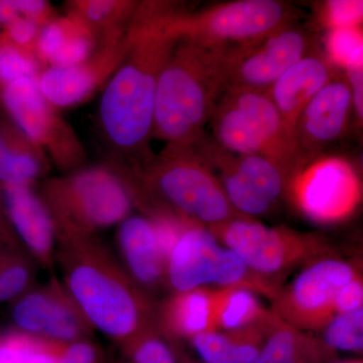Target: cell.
<instances>
[{"label":"cell","mask_w":363,"mask_h":363,"mask_svg":"<svg viewBox=\"0 0 363 363\" xmlns=\"http://www.w3.org/2000/svg\"><path fill=\"white\" fill-rule=\"evenodd\" d=\"M314 49L311 37L292 25L257 44L224 54L227 88L269 91L285 72Z\"/></svg>","instance_id":"12"},{"label":"cell","mask_w":363,"mask_h":363,"mask_svg":"<svg viewBox=\"0 0 363 363\" xmlns=\"http://www.w3.org/2000/svg\"><path fill=\"white\" fill-rule=\"evenodd\" d=\"M121 347L130 363H182L174 341L167 337L156 324L121 344Z\"/></svg>","instance_id":"29"},{"label":"cell","mask_w":363,"mask_h":363,"mask_svg":"<svg viewBox=\"0 0 363 363\" xmlns=\"http://www.w3.org/2000/svg\"><path fill=\"white\" fill-rule=\"evenodd\" d=\"M52 164L0 107V185H30L48 178Z\"/></svg>","instance_id":"20"},{"label":"cell","mask_w":363,"mask_h":363,"mask_svg":"<svg viewBox=\"0 0 363 363\" xmlns=\"http://www.w3.org/2000/svg\"><path fill=\"white\" fill-rule=\"evenodd\" d=\"M118 175L150 218L177 217L210 229L243 216L193 145L168 143L140 171Z\"/></svg>","instance_id":"3"},{"label":"cell","mask_w":363,"mask_h":363,"mask_svg":"<svg viewBox=\"0 0 363 363\" xmlns=\"http://www.w3.org/2000/svg\"><path fill=\"white\" fill-rule=\"evenodd\" d=\"M116 247L117 259L143 293L152 298L166 286L167 257L152 219L130 215L117 225Z\"/></svg>","instance_id":"15"},{"label":"cell","mask_w":363,"mask_h":363,"mask_svg":"<svg viewBox=\"0 0 363 363\" xmlns=\"http://www.w3.org/2000/svg\"><path fill=\"white\" fill-rule=\"evenodd\" d=\"M182 363H197V362H190V360H188V359H183V360H182Z\"/></svg>","instance_id":"43"},{"label":"cell","mask_w":363,"mask_h":363,"mask_svg":"<svg viewBox=\"0 0 363 363\" xmlns=\"http://www.w3.org/2000/svg\"><path fill=\"white\" fill-rule=\"evenodd\" d=\"M222 289L207 286L172 293L156 306V325L171 340L193 339L217 331V312Z\"/></svg>","instance_id":"19"},{"label":"cell","mask_w":363,"mask_h":363,"mask_svg":"<svg viewBox=\"0 0 363 363\" xmlns=\"http://www.w3.org/2000/svg\"><path fill=\"white\" fill-rule=\"evenodd\" d=\"M226 89L224 54L178 40L157 81L152 138L198 142Z\"/></svg>","instance_id":"4"},{"label":"cell","mask_w":363,"mask_h":363,"mask_svg":"<svg viewBox=\"0 0 363 363\" xmlns=\"http://www.w3.org/2000/svg\"><path fill=\"white\" fill-rule=\"evenodd\" d=\"M223 248L209 229L189 224L167 259L166 286L172 293L187 292L216 283Z\"/></svg>","instance_id":"17"},{"label":"cell","mask_w":363,"mask_h":363,"mask_svg":"<svg viewBox=\"0 0 363 363\" xmlns=\"http://www.w3.org/2000/svg\"><path fill=\"white\" fill-rule=\"evenodd\" d=\"M295 18V9L278 0H235L197 11H182L169 2L162 26L178 40L229 54L292 26Z\"/></svg>","instance_id":"6"},{"label":"cell","mask_w":363,"mask_h":363,"mask_svg":"<svg viewBox=\"0 0 363 363\" xmlns=\"http://www.w3.org/2000/svg\"><path fill=\"white\" fill-rule=\"evenodd\" d=\"M191 340L206 363H238V346L227 332H208Z\"/></svg>","instance_id":"33"},{"label":"cell","mask_w":363,"mask_h":363,"mask_svg":"<svg viewBox=\"0 0 363 363\" xmlns=\"http://www.w3.org/2000/svg\"><path fill=\"white\" fill-rule=\"evenodd\" d=\"M42 70L35 52L14 44L0 30V90L20 79L37 77Z\"/></svg>","instance_id":"30"},{"label":"cell","mask_w":363,"mask_h":363,"mask_svg":"<svg viewBox=\"0 0 363 363\" xmlns=\"http://www.w3.org/2000/svg\"><path fill=\"white\" fill-rule=\"evenodd\" d=\"M352 262L327 257L313 262L281 288L272 312L301 331L324 329L336 316L334 302L341 286L359 274Z\"/></svg>","instance_id":"9"},{"label":"cell","mask_w":363,"mask_h":363,"mask_svg":"<svg viewBox=\"0 0 363 363\" xmlns=\"http://www.w3.org/2000/svg\"><path fill=\"white\" fill-rule=\"evenodd\" d=\"M35 267L23 248L4 250L0 259V303H13L35 286Z\"/></svg>","instance_id":"28"},{"label":"cell","mask_w":363,"mask_h":363,"mask_svg":"<svg viewBox=\"0 0 363 363\" xmlns=\"http://www.w3.org/2000/svg\"><path fill=\"white\" fill-rule=\"evenodd\" d=\"M164 1H140L131 23L128 55L101 89L100 135L116 171H140L155 157L150 149L157 81L178 42L162 28Z\"/></svg>","instance_id":"1"},{"label":"cell","mask_w":363,"mask_h":363,"mask_svg":"<svg viewBox=\"0 0 363 363\" xmlns=\"http://www.w3.org/2000/svg\"><path fill=\"white\" fill-rule=\"evenodd\" d=\"M359 28L357 26L330 30L327 40V57L334 66L345 69L351 62L362 59V33Z\"/></svg>","instance_id":"32"},{"label":"cell","mask_w":363,"mask_h":363,"mask_svg":"<svg viewBox=\"0 0 363 363\" xmlns=\"http://www.w3.org/2000/svg\"><path fill=\"white\" fill-rule=\"evenodd\" d=\"M343 363H362V362H359V360H357V362H343Z\"/></svg>","instance_id":"44"},{"label":"cell","mask_w":363,"mask_h":363,"mask_svg":"<svg viewBox=\"0 0 363 363\" xmlns=\"http://www.w3.org/2000/svg\"><path fill=\"white\" fill-rule=\"evenodd\" d=\"M231 164L253 189L274 203L288 187L289 178L276 162L259 155L231 154Z\"/></svg>","instance_id":"27"},{"label":"cell","mask_w":363,"mask_h":363,"mask_svg":"<svg viewBox=\"0 0 363 363\" xmlns=\"http://www.w3.org/2000/svg\"><path fill=\"white\" fill-rule=\"evenodd\" d=\"M140 1L135 0H70L66 13L75 16L96 37L100 45L121 39L133 23Z\"/></svg>","instance_id":"24"},{"label":"cell","mask_w":363,"mask_h":363,"mask_svg":"<svg viewBox=\"0 0 363 363\" xmlns=\"http://www.w3.org/2000/svg\"><path fill=\"white\" fill-rule=\"evenodd\" d=\"M99 42L83 21L66 13L40 28L35 55L45 67L81 63L96 51Z\"/></svg>","instance_id":"21"},{"label":"cell","mask_w":363,"mask_h":363,"mask_svg":"<svg viewBox=\"0 0 363 363\" xmlns=\"http://www.w3.org/2000/svg\"><path fill=\"white\" fill-rule=\"evenodd\" d=\"M63 286L92 327L119 346L156 324V304L98 236L57 238Z\"/></svg>","instance_id":"2"},{"label":"cell","mask_w":363,"mask_h":363,"mask_svg":"<svg viewBox=\"0 0 363 363\" xmlns=\"http://www.w3.org/2000/svg\"><path fill=\"white\" fill-rule=\"evenodd\" d=\"M217 312V331H235L259 321L269 314L255 293L245 289L221 288Z\"/></svg>","instance_id":"26"},{"label":"cell","mask_w":363,"mask_h":363,"mask_svg":"<svg viewBox=\"0 0 363 363\" xmlns=\"http://www.w3.org/2000/svg\"><path fill=\"white\" fill-rule=\"evenodd\" d=\"M37 77L20 79L2 88L0 107L45 152L52 166L63 174L82 168L88 160L84 145L60 109L43 95Z\"/></svg>","instance_id":"8"},{"label":"cell","mask_w":363,"mask_h":363,"mask_svg":"<svg viewBox=\"0 0 363 363\" xmlns=\"http://www.w3.org/2000/svg\"><path fill=\"white\" fill-rule=\"evenodd\" d=\"M363 62L346 67L345 76L352 94L353 112L357 114L358 123L363 119Z\"/></svg>","instance_id":"39"},{"label":"cell","mask_w":363,"mask_h":363,"mask_svg":"<svg viewBox=\"0 0 363 363\" xmlns=\"http://www.w3.org/2000/svg\"><path fill=\"white\" fill-rule=\"evenodd\" d=\"M13 250V248H0V259H1L2 253H4V250Z\"/></svg>","instance_id":"42"},{"label":"cell","mask_w":363,"mask_h":363,"mask_svg":"<svg viewBox=\"0 0 363 363\" xmlns=\"http://www.w3.org/2000/svg\"><path fill=\"white\" fill-rule=\"evenodd\" d=\"M352 112V94L347 78L337 74L298 117L294 136L298 169L342 138Z\"/></svg>","instance_id":"14"},{"label":"cell","mask_w":363,"mask_h":363,"mask_svg":"<svg viewBox=\"0 0 363 363\" xmlns=\"http://www.w3.org/2000/svg\"><path fill=\"white\" fill-rule=\"evenodd\" d=\"M1 30L14 44L35 54V47L40 30L37 23L20 16Z\"/></svg>","instance_id":"36"},{"label":"cell","mask_w":363,"mask_h":363,"mask_svg":"<svg viewBox=\"0 0 363 363\" xmlns=\"http://www.w3.org/2000/svg\"><path fill=\"white\" fill-rule=\"evenodd\" d=\"M11 304L13 328L35 337L72 342L91 338L94 331L57 278L33 286Z\"/></svg>","instance_id":"11"},{"label":"cell","mask_w":363,"mask_h":363,"mask_svg":"<svg viewBox=\"0 0 363 363\" xmlns=\"http://www.w3.org/2000/svg\"><path fill=\"white\" fill-rule=\"evenodd\" d=\"M38 192L51 214L57 238L97 236L121 224L135 207L125 183L105 162L48 177Z\"/></svg>","instance_id":"5"},{"label":"cell","mask_w":363,"mask_h":363,"mask_svg":"<svg viewBox=\"0 0 363 363\" xmlns=\"http://www.w3.org/2000/svg\"><path fill=\"white\" fill-rule=\"evenodd\" d=\"M4 209L21 247L37 266L54 269L57 233L42 198L30 185L2 186Z\"/></svg>","instance_id":"16"},{"label":"cell","mask_w":363,"mask_h":363,"mask_svg":"<svg viewBox=\"0 0 363 363\" xmlns=\"http://www.w3.org/2000/svg\"><path fill=\"white\" fill-rule=\"evenodd\" d=\"M61 359L62 363H107L104 350L91 338L62 343Z\"/></svg>","instance_id":"35"},{"label":"cell","mask_w":363,"mask_h":363,"mask_svg":"<svg viewBox=\"0 0 363 363\" xmlns=\"http://www.w3.org/2000/svg\"><path fill=\"white\" fill-rule=\"evenodd\" d=\"M337 74L327 55L314 49L285 72L267 91L293 143L298 117Z\"/></svg>","instance_id":"18"},{"label":"cell","mask_w":363,"mask_h":363,"mask_svg":"<svg viewBox=\"0 0 363 363\" xmlns=\"http://www.w3.org/2000/svg\"><path fill=\"white\" fill-rule=\"evenodd\" d=\"M362 1H327L324 4L321 18L323 23L331 30L357 28L362 21Z\"/></svg>","instance_id":"34"},{"label":"cell","mask_w":363,"mask_h":363,"mask_svg":"<svg viewBox=\"0 0 363 363\" xmlns=\"http://www.w3.org/2000/svg\"><path fill=\"white\" fill-rule=\"evenodd\" d=\"M209 123L213 130V140L222 149L240 156L259 155L267 157L281 168L276 152L260 133L257 124L238 108L224 93L217 102Z\"/></svg>","instance_id":"22"},{"label":"cell","mask_w":363,"mask_h":363,"mask_svg":"<svg viewBox=\"0 0 363 363\" xmlns=\"http://www.w3.org/2000/svg\"><path fill=\"white\" fill-rule=\"evenodd\" d=\"M0 248H23V250L7 219L1 185H0Z\"/></svg>","instance_id":"40"},{"label":"cell","mask_w":363,"mask_h":363,"mask_svg":"<svg viewBox=\"0 0 363 363\" xmlns=\"http://www.w3.org/2000/svg\"><path fill=\"white\" fill-rule=\"evenodd\" d=\"M363 306V284L362 274L341 286L334 302L335 314H343L362 309Z\"/></svg>","instance_id":"37"},{"label":"cell","mask_w":363,"mask_h":363,"mask_svg":"<svg viewBox=\"0 0 363 363\" xmlns=\"http://www.w3.org/2000/svg\"><path fill=\"white\" fill-rule=\"evenodd\" d=\"M286 189L301 212L318 223L343 220L362 200L357 174L347 162L336 157L306 164L291 177Z\"/></svg>","instance_id":"10"},{"label":"cell","mask_w":363,"mask_h":363,"mask_svg":"<svg viewBox=\"0 0 363 363\" xmlns=\"http://www.w3.org/2000/svg\"><path fill=\"white\" fill-rule=\"evenodd\" d=\"M133 43V32L121 39L100 45L89 58L67 67H45L38 75V84L50 104L60 109L71 108L89 100L104 88L123 63Z\"/></svg>","instance_id":"13"},{"label":"cell","mask_w":363,"mask_h":363,"mask_svg":"<svg viewBox=\"0 0 363 363\" xmlns=\"http://www.w3.org/2000/svg\"><path fill=\"white\" fill-rule=\"evenodd\" d=\"M16 6L21 16L33 21L40 28L58 16L52 4L45 0H16Z\"/></svg>","instance_id":"38"},{"label":"cell","mask_w":363,"mask_h":363,"mask_svg":"<svg viewBox=\"0 0 363 363\" xmlns=\"http://www.w3.org/2000/svg\"><path fill=\"white\" fill-rule=\"evenodd\" d=\"M209 230L253 271L279 281L296 267L331 257L332 248L321 234L267 227L252 217H238Z\"/></svg>","instance_id":"7"},{"label":"cell","mask_w":363,"mask_h":363,"mask_svg":"<svg viewBox=\"0 0 363 363\" xmlns=\"http://www.w3.org/2000/svg\"><path fill=\"white\" fill-rule=\"evenodd\" d=\"M333 352L324 341L294 328L278 317L259 354L250 363H325Z\"/></svg>","instance_id":"23"},{"label":"cell","mask_w":363,"mask_h":363,"mask_svg":"<svg viewBox=\"0 0 363 363\" xmlns=\"http://www.w3.org/2000/svg\"><path fill=\"white\" fill-rule=\"evenodd\" d=\"M16 0H0V30L20 18Z\"/></svg>","instance_id":"41"},{"label":"cell","mask_w":363,"mask_h":363,"mask_svg":"<svg viewBox=\"0 0 363 363\" xmlns=\"http://www.w3.org/2000/svg\"><path fill=\"white\" fill-rule=\"evenodd\" d=\"M61 344L4 329L0 330V363H62Z\"/></svg>","instance_id":"25"},{"label":"cell","mask_w":363,"mask_h":363,"mask_svg":"<svg viewBox=\"0 0 363 363\" xmlns=\"http://www.w3.org/2000/svg\"><path fill=\"white\" fill-rule=\"evenodd\" d=\"M324 342L332 348L362 352L363 348V309L336 315L325 327Z\"/></svg>","instance_id":"31"}]
</instances>
